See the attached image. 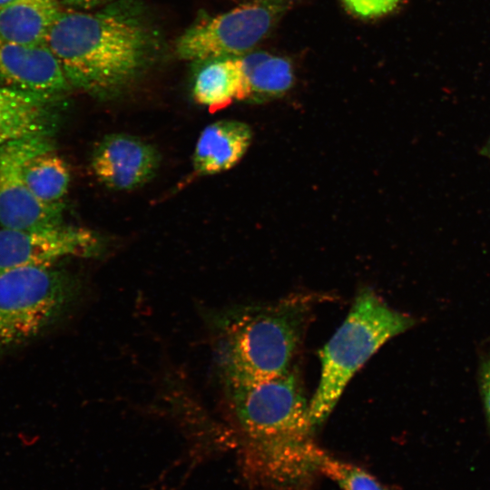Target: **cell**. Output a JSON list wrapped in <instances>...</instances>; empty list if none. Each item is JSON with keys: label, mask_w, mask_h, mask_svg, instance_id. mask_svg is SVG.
Instances as JSON below:
<instances>
[{"label": "cell", "mask_w": 490, "mask_h": 490, "mask_svg": "<svg viewBox=\"0 0 490 490\" xmlns=\"http://www.w3.org/2000/svg\"><path fill=\"white\" fill-rule=\"evenodd\" d=\"M66 5L79 8V9H90L96 5L106 3L109 0H62Z\"/></svg>", "instance_id": "cell-20"}, {"label": "cell", "mask_w": 490, "mask_h": 490, "mask_svg": "<svg viewBox=\"0 0 490 490\" xmlns=\"http://www.w3.org/2000/svg\"><path fill=\"white\" fill-rule=\"evenodd\" d=\"M415 319L399 312L373 289H361L342 324L319 351L320 376L309 400L312 425L319 428L362 366L389 339L407 331Z\"/></svg>", "instance_id": "cell-4"}, {"label": "cell", "mask_w": 490, "mask_h": 490, "mask_svg": "<svg viewBox=\"0 0 490 490\" xmlns=\"http://www.w3.org/2000/svg\"><path fill=\"white\" fill-rule=\"evenodd\" d=\"M252 141L250 127L238 120H220L200 133L192 156L199 175H213L233 168L247 152Z\"/></svg>", "instance_id": "cell-12"}, {"label": "cell", "mask_w": 490, "mask_h": 490, "mask_svg": "<svg viewBox=\"0 0 490 490\" xmlns=\"http://www.w3.org/2000/svg\"><path fill=\"white\" fill-rule=\"evenodd\" d=\"M60 13L58 0H12L0 6V36L27 45L44 44Z\"/></svg>", "instance_id": "cell-13"}, {"label": "cell", "mask_w": 490, "mask_h": 490, "mask_svg": "<svg viewBox=\"0 0 490 490\" xmlns=\"http://www.w3.org/2000/svg\"><path fill=\"white\" fill-rule=\"evenodd\" d=\"M99 240L86 229L59 225L42 230L0 229V272L20 268L53 266L70 256L97 254Z\"/></svg>", "instance_id": "cell-8"}, {"label": "cell", "mask_w": 490, "mask_h": 490, "mask_svg": "<svg viewBox=\"0 0 490 490\" xmlns=\"http://www.w3.org/2000/svg\"><path fill=\"white\" fill-rule=\"evenodd\" d=\"M12 0H0V6L11 2Z\"/></svg>", "instance_id": "cell-21"}, {"label": "cell", "mask_w": 490, "mask_h": 490, "mask_svg": "<svg viewBox=\"0 0 490 490\" xmlns=\"http://www.w3.org/2000/svg\"><path fill=\"white\" fill-rule=\"evenodd\" d=\"M45 44L70 86L97 95L113 94L133 80L150 49L149 34L138 23L81 11H61Z\"/></svg>", "instance_id": "cell-2"}, {"label": "cell", "mask_w": 490, "mask_h": 490, "mask_svg": "<svg viewBox=\"0 0 490 490\" xmlns=\"http://www.w3.org/2000/svg\"><path fill=\"white\" fill-rule=\"evenodd\" d=\"M321 475L334 481L342 490H389L366 469L326 453Z\"/></svg>", "instance_id": "cell-17"}, {"label": "cell", "mask_w": 490, "mask_h": 490, "mask_svg": "<svg viewBox=\"0 0 490 490\" xmlns=\"http://www.w3.org/2000/svg\"><path fill=\"white\" fill-rule=\"evenodd\" d=\"M239 59L244 78V100L259 103L279 98L292 87L294 70L288 58L252 50Z\"/></svg>", "instance_id": "cell-14"}, {"label": "cell", "mask_w": 490, "mask_h": 490, "mask_svg": "<svg viewBox=\"0 0 490 490\" xmlns=\"http://www.w3.org/2000/svg\"><path fill=\"white\" fill-rule=\"evenodd\" d=\"M51 137H34L0 145V225L42 230L62 224V204L39 201L26 186L22 166L30 156L54 149Z\"/></svg>", "instance_id": "cell-7"}, {"label": "cell", "mask_w": 490, "mask_h": 490, "mask_svg": "<svg viewBox=\"0 0 490 490\" xmlns=\"http://www.w3.org/2000/svg\"><path fill=\"white\" fill-rule=\"evenodd\" d=\"M22 175L30 191L47 204H62L71 174L66 162L54 149L39 152L24 161Z\"/></svg>", "instance_id": "cell-16"}, {"label": "cell", "mask_w": 490, "mask_h": 490, "mask_svg": "<svg viewBox=\"0 0 490 490\" xmlns=\"http://www.w3.org/2000/svg\"><path fill=\"white\" fill-rule=\"evenodd\" d=\"M54 102L0 84V145L51 137L57 123Z\"/></svg>", "instance_id": "cell-11"}, {"label": "cell", "mask_w": 490, "mask_h": 490, "mask_svg": "<svg viewBox=\"0 0 490 490\" xmlns=\"http://www.w3.org/2000/svg\"><path fill=\"white\" fill-rule=\"evenodd\" d=\"M295 0H252L189 27L175 51L187 61L240 57L272 30Z\"/></svg>", "instance_id": "cell-6"}, {"label": "cell", "mask_w": 490, "mask_h": 490, "mask_svg": "<svg viewBox=\"0 0 490 490\" xmlns=\"http://www.w3.org/2000/svg\"><path fill=\"white\" fill-rule=\"evenodd\" d=\"M481 387L485 408L490 425V361L485 362L481 372Z\"/></svg>", "instance_id": "cell-19"}, {"label": "cell", "mask_w": 490, "mask_h": 490, "mask_svg": "<svg viewBox=\"0 0 490 490\" xmlns=\"http://www.w3.org/2000/svg\"><path fill=\"white\" fill-rule=\"evenodd\" d=\"M0 84L54 101L70 87L46 44L27 45L1 36Z\"/></svg>", "instance_id": "cell-9"}, {"label": "cell", "mask_w": 490, "mask_h": 490, "mask_svg": "<svg viewBox=\"0 0 490 490\" xmlns=\"http://www.w3.org/2000/svg\"><path fill=\"white\" fill-rule=\"evenodd\" d=\"M159 162L153 146L126 133L104 136L94 147L91 160L98 181L115 191L142 186L154 176Z\"/></svg>", "instance_id": "cell-10"}, {"label": "cell", "mask_w": 490, "mask_h": 490, "mask_svg": "<svg viewBox=\"0 0 490 490\" xmlns=\"http://www.w3.org/2000/svg\"><path fill=\"white\" fill-rule=\"evenodd\" d=\"M196 74L192 95L194 100L216 111L234 100L245 99L243 73L239 57L220 58L205 62Z\"/></svg>", "instance_id": "cell-15"}, {"label": "cell", "mask_w": 490, "mask_h": 490, "mask_svg": "<svg viewBox=\"0 0 490 490\" xmlns=\"http://www.w3.org/2000/svg\"><path fill=\"white\" fill-rule=\"evenodd\" d=\"M322 298L316 293H295L229 312L220 324L225 381L263 380L292 368Z\"/></svg>", "instance_id": "cell-3"}, {"label": "cell", "mask_w": 490, "mask_h": 490, "mask_svg": "<svg viewBox=\"0 0 490 490\" xmlns=\"http://www.w3.org/2000/svg\"><path fill=\"white\" fill-rule=\"evenodd\" d=\"M225 386L249 484L257 490H311L327 452L314 440L317 429L297 368Z\"/></svg>", "instance_id": "cell-1"}, {"label": "cell", "mask_w": 490, "mask_h": 490, "mask_svg": "<svg viewBox=\"0 0 490 490\" xmlns=\"http://www.w3.org/2000/svg\"><path fill=\"white\" fill-rule=\"evenodd\" d=\"M354 15L369 19L392 12L401 0H341Z\"/></svg>", "instance_id": "cell-18"}, {"label": "cell", "mask_w": 490, "mask_h": 490, "mask_svg": "<svg viewBox=\"0 0 490 490\" xmlns=\"http://www.w3.org/2000/svg\"><path fill=\"white\" fill-rule=\"evenodd\" d=\"M79 283L53 266L0 272V358L38 338L74 303Z\"/></svg>", "instance_id": "cell-5"}]
</instances>
